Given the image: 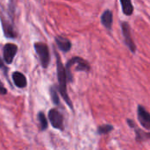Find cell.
Segmentation results:
<instances>
[{"label": "cell", "instance_id": "obj_1", "mask_svg": "<svg viewBox=\"0 0 150 150\" xmlns=\"http://www.w3.org/2000/svg\"><path fill=\"white\" fill-rule=\"evenodd\" d=\"M56 54V62H57V76H58V82H59V91L61 95L62 96V98L65 100V102L68 104V105L72 109V102L69 99V97L67 92V75H66V69L63 67L61 59L57 53Z\"/></svg>", "mask_w": 150, "mask_h": 150}, {"label": "cell", "instance_id": "obj_2", "mask_svg": "<svg viewBox=\"0 0 150 150\" xmlns=\"http://www.w3.org/2000/svg\"><path fill=\"white\" fill-rule=\"evenodd\" d=\"M34 48H35L37 54L39 55L42 67L46 69L48 66L49 62H50V55H49L47 46L42 42H36L34 44Z\"/></svg>", "mask_w": 150, "mask_h": 150}, {"label": "cell", "instance_id": "obj_3", "mask_svg": "<svg viewBox=\"0 0 150 150\" xmlns=\"http://www.w3.org/2000/svg\"><path fill=\"white\" fill-rule=\"evenodd\" d=\"M48 119L54 128L63 130V117L58 110L51 109L48 112Z\"/></svg>", "mask_w": 150, "mask_h": 150}, {"label": "cell", "instance_id": "obj_4", "mask_svg": "<svg viewBox=\"0 0 150 150\" xmlns=\"http://www.w3.org/2000/svg\"><path fill=\"white\" fill-rule=\"evenodd\" d=\"M121 28H122V33L125 39V43L127 46V47L130 49L132 53L136 52V46L132 39L131 36V31H130V25L127 22H123L121 24Z\"/></svg>", "mask_w": 150, "mask_h": 150}, {"label": "cell", "instance_id": "obj_5", "mask_svg": "<svg viewBox=\"0 0 150 150\" xmlns=\"http://www.w3.org/2000/svg\"><path fill=\"white\" fill-rule=\"evenodd\" d=\"M137 114H138V120L141 125L148 129L150 130V113L142 106L139 105L138 110H137Z\"/></svg>", "mask_w": 150, "mask_h": 150}, {"label": "cell", "instance_id": "obj_6", "mask_svg": "<svg viewBox=\"0 0 150 150\" xmlns=\"http://www.w3.org/2000/svg\"><path fill=\"white\" fill-rule=\"evenodd\" d=\"M18 51V47L15 44L8 43L4 47V59L7 64H11Z\"/></svg>", "mask_w": 150, "mask_h": 150}, {"label": "cell", "instance_id": "obj_7", "mask_svg": "<svg viewBox=\"0 0 150 150\" xmlns=\"http://www.w3.org/2000/svg\"><path fill=\"white\" fill-rule=\"evenodd\" d=\"M69 62H70L73 65H76V70L77 71H89L91 67L88 63V62H86L85 60H83L81 57H74L72 59H70L69 61Z\"/></svg>", "mask_w": 150, "mask_h": 150}, {"label": "cell", "instance_id": "obj_8", "mask_svg": "<svg viewBox=\"0 0 150 150\" xmlns=\"http://www.w3.org/2000/svg\"><path fill=\"white\" fill-rule=\"evenodd\" d=\"M55 42L58 46V47L62 52H68L71 48V42L63 36H57L55 37Z\"/></svg>", "mask_w": 150, "mask_h": 150}, {"label": "cell", "instance_id": "obj_9", "mask_svg": "<svg viewBox=\"0 0 150 150\" xmlns=\"http://www.w3.org/2000/svg\"><path fill=\"white\" fill-rule=\"evenodd\" d=\"M12 79H13L15 85L18 88H25L27 84L25 76L20 72H18V71L14 72L12 74Z\"/></svg>", "mask_w": 150, "mask_h": 150}, {"label": "cell", "instance_id": "obj_10", "mask_svg": "<svg viewBox=\"0 0 150 150\" xmlns=\"http://www.w3.org/2000/svg\"><path fill=\"white\" fill-rule=\"evenodd\" d=\"M113 21V15L110 10H106L101 16V23L107 29H111Z\"/></svg>", "mask_w": 150, "mask_h": 150}, {"label": "cell", "instance_id": "obj_11", "mask_svg": "<svg viewBox=\"0 0 150 150\" xmlns=\"http://www.w3.org/2000/svg\"><path fill=\"white\" fill-rule=\"evenodd\" d=\"M120 4L122 5V11H123V12H124L125 15L130 16V15L133 14V12H134V6H133L131 1H128V0H121Z\"/></svg>", "mask_w": 150, "mask_h": 150}, {"label": "cell", "instance_id": "obj_12", "mask_svg": "<svg viewBox=\"0 0 150 150\" xmlns=\"http://www.w3.org/2000/svg\"><path fill=\"white\" fill-rule=\"evenodd\" d=\"M38 120H39V122H40V130H42V131L46 130L47 127V119H46L45 114H44L42 112H39V114H38Z\"/></svg>", "mask_w": 150, "mask_h": 150}, {"label": "cell", "instance_id": "obj_13", "mask_svg": "<svg viewBox=\"0 0 150 150\" xmlns=\"http://www.w3.org/2000/svg\"><path fill=\"white\" fill-rule=\"evenodd\" d=\"M112 130H113V127L112 125H102V126L98 127V133L99 134H106Z\"/></svg>", "mask_w": 150, "mask_h": 150}, {"label": "cell", "instance_id": "obj_14", "mask_svg": "<svg viewBox=\"0 0 150 150\" xmlns=\"http://www.w3.org/2000/svg\"><path fill=\"white\" fill-rule=\"evenodd\" d=\"M50 95H51L53 103L54 105H58L60 103V101H59V97H58V94H57L55 87H51L50 88Z\"/></svg>", "mask_w": 150, "mask_h": 150}, {"label": "cell", "instance_id": "obj_15", "mask_svg": "<svg viewBox=\"0 0 150 150\" xmlns=\"http://www.w3.org/2000/svg\"><path fill=\"white\" fill-rule=\"evenodd\" d=\"M6 92H7V91H6L5 87L4 86L3 83L0 81V95H4V94H6Z\"/></svg>", "mask_w": 150, "mask_h": 150}]
</instances>
